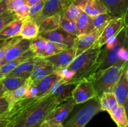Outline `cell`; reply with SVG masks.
<instances>
[{"mask_svg": "<svg viewBox=\"0 0 128 127\" xmlns=\"http://www.w3.org/2000/svg\"><path fill=\"white\" fill-rule=\"evenodd\" d=\"M124 22H125V25L128 26V12L124 17Z\"/></svg>", "mask_w": 128, "mask_h": 127, "instance_id": "obj_46", "label": "cell"}, {"mask_svg": "<svg viewBox=\"0 0 128 127\" xmlns=\"http://www.w3.org/2000/svg\"><path fill=\"white\" fill-rule=\"evenodd\" d=\"M56 70V68L50 61L46 58L36 56L33 71L28 79L32 83H36L44 77L54 73Z\"/></svg>", "mask_w": 128, "mask_h": 127, "instance_id": "obj_10", "label": "cell"}, {"mask_svg": "<svg viewBox=\"0 0 128 127\" xmlns=\"http://www.w3.org/2000/svg\"><path fill=\"white\" fill-rule=\"evenodd\" d=\"M36 58V56H35L25 61L22 64L19 65L17 67H16L13 70L11 71L6 76L21 77V78L28 80L30 78L33 71Z\"/></svg>", "mask_w": 128, "mask_h": 127, "instance_id": "obj_17", "label": "cell"}, {"mask_svg": "<svg viewBox=\"0 0 128 127\" xmlns=\"http://www.w3.org/2000/svg\"><path fill=\"white\" fill-rule=\"evenodd\" d=\"M112 120L118 127H128V121L126 111L123 105L118 104L113 110L109 112Z\"/></svg>", "mask_w": 128, "mask_h": 127, "instance_id": "obj_24", "label": "cell"}, {"mask_svg": "<svg viewBox=\"0 0 128 127\" xmlns=\"http://www.w3.org/2000/svg\"><path fill=\"white\" fill-rule=\"evenodd\" d=\"M114 17L124 18L128 12V0H101Z\"/></svg>", "mask_w": 128, "mask_h": 127, "instance_id": "obj_15", "label": "cell"}, {"mask_svg": "<svg viewBox=\"0 0 128 127\" xmlns=\"http://www.w3.org/2000/svg\"><path fill=\"white\" fill-rule=\"evenodd\" d=\"M2 1V0H0V1Z\"/></svg>", "mask_w": 128, "mask_h": 127, "instance_id": "obj_52", "label": "cell"}, {"mask_svg": "<svg viewBox=\"0 0 128 127\" xmlns=\"http://www.w3.org/2000/svg\"><path fill=\"white\" fill-rule=\"evenodd\" d=\"M44 4V1H42L30 7V14L28 16L29 18L35 21L41 14L42 8H43Z\"/></svg>", "mask_w": 128, "mask_h": 127, "instance_id": "obj_37", "label": "cell"}, {"mask_svg": "<svg viewBox=\"0 0 128 127\" xmlns=\"http://www.w3.org/2000/svg\"><path fill=\"white\" fill-rule=\"evenodd\" d=\"M11 122V118L9 116L0 117V127H8Z\"/></svg>", "mask_w": 128, "mask_h": 127, "instance_id": "obj_41", "label": "cell"}, {"mask_svg": "<svg viewBox=\"0 0 128 127\" xmlns=\"http://www.w3.org/2000/svg\"><path fill=\"white\" fill-rule=\"evenodd\" d=\"M30 83H31V82H30V80L28 79L26 83L23 85H22L17 89L14 90L9 92L6 93L5 97L7 98V99L10 102L11 107H12V110L13 109L15 105L22 99L25 94V92L30 86Z\"/></svg>", "mask_w": 128, "mask_h": 127, "instance_id": "obj_25", "label": "cell"}, {"mask_svg": "<svg viewBox=\"0 0 128 127\" xmlns=\"http://www.w3.org/2000/svg\"><path fill=\"white\" fill-rule=\"evenodd\" d=\"M17 19L13 11L7 10L0 16V31H2L7 25Z\"/></svg>", "mask_w": 128, "mask_h": 127, "instance_id": "obj_35", "label": "cell"}, {"mask_svg": "<svg viewBox=\"0 0 128 127\" xmlns=\"http://www.w3.org/2000/svg\"><path fill=\"white\" fill-rule=\"evenodd\" d=\"M82 10L81 9L80 7L72 4L66 9L64 14L62 15V16L67 19L76 22V20L78 19L79 16H80V14L82 12Z\"/></svg>", "mask_w": 128, "mask_h": 127, "instance_id": "obj_34", "label": "cell"}, {"mask_svg": "<svg viewBox=\"0 0 128 127\" xmlns=\"http://www.w3.org/2000/svg\"><path fill=\"white\" fill-rule=\"evenodd\" d=\"M6 93H7V91L5 89L1 80H0V98L4 97L6 96Z\"/></svg>", "mask_w": 128, "mask_h": 127, "instance_id": "obj_44", "label": "cell"}, {"mask_svg": "<svg viewBox=\"0 0 128 127\" xmlns=\"http://www.w3.org/2000/svg\"><path fill=\"white\" fill-rule=\"evenodd\" d=\"M46 44L47 40L38 35L37 37L31 39V49L35 54L36 56L44 58Z\"/></svg>", "mask_w": 128, "mask_h": 127, "instance_id": "obj_28", "label": "cell"}, {"mask_svg": "<svg viewBox=\"0 0 128 127\" xmlns=\"http://www.w3.org/2000/svg\"><path fill=\"white\" fill-rule=\"evenodd\" d=\"M76 58V49L68 48L62 52L54 55L51 57H46V59L52 64L56 70L58 68L68 67Z\"/></svg>", "mask_w": 128, "mask_h": 127, "instance_id": "obj_14", "label": "cell"}, {"mask_svg": "<svg viewBox=\"0 0 128 127\" xmlns=\"http://www.w3.org/2000/svg\"><path fill=\"white\" fill-rule=\"evenodd\" d=\"M102 47L95 43L89 49L76 57L68 68L74 73L71 83H78L85 78H90L97 71L98 58Z\"/></svg>", "mask_w": 128, "mask_h": 127, "instance_id": "obj_3", "label": "cell"}, {"mask_svg": "<svg viewBox=\"0 0 128 127\" xmlns=\"http://www.w3.org/2000/svg\"><path fill=\"white\" fill-rule=\"evenodd\" d=\"M8 9L7 0H2L0 1V16Z\"/></svg>", "mask_w": 128, "mask_h": 127, "instance_id": "obj_42", "label": "cell"}, {"mask_svg": "<svg viewBox=\"0 0 128 127\" xmlns=\"http://www.w3.org/2000/svg\"><path fill=\"white\" fill-rule=\"evenodd\" d=\"M71 4L72 0H46L41 14L34 21L39 26L44 19L50 16H62Z\"/></svg>", "mask_w": 128, "mask_h": 127, "instance_id": "obj_6", "label": "cell"}, {"mask_svg": "<svg viewBox=\"0 0 128 127\" xmlns=\"http://www.w3.org/2000/svg\"><path fill=\"white\" fill-rule=\"evenodd\" d=\"M44 1H46V0H44Z\"/></svg>", "mask_w": 128, "mask_h": 127, "instance_id": "obj_53", "label": "cell"}, {"mask_svg": "<svg viewBox=\"0 0 128 127\" xmlns=\"http://www.w3.org/2000/svg\"><path fill=\"white\" fill-rule=\"evenodd\" d=\"M68 48V47L61 44L47 41L44 58L58 54Z\"/></svg>", "mask_w": 128, "mask_h": 127, "instance_id": "obj_31", "label": "cell"}, {"mask_svg": "<svg viewBox=\"0 0 128 127\" xmlns=\"http://www.w3.org/2000/svg\"><path fill=\"white\" fill-rule=\"evenodd\" d=\"M101 48L98 58L97 71L111 66L128 68V26L125 25L121 32L111 38ZM96 71V72H97Z\"/></svg>", "mask_w": 128, "mask_h": 127, "instance_id": "obj_2", "label": "cell"}, {"mask_svg": "<svg viewBox=\"0 0 128 127\" xmlns=\"http://www.w3.org/2000/svg\"><path fill=\"white\" fill-rule=\"evenodd\" d=\"M124 108H125V110H126V112H128V98L127 100H126V103H125L124 105Z\"/></svg>", "mask_w": 128, "mask_h": 127, "instance_id": "obj_47", "label": "cell"}, {"mask_svg": "<svg viewBox=\"0 0 128 127\" xmlns=\"http://www.w3.org/2000/svg\"><path fill=\"white\" fill-rule=\"evenodd\" d=\"M41 123H40V124L36 125H35V126H32V127H40Z\"/></svg>", "mask_w": 128, "mask_h": 127, "instance_id": "obj_49", "label": "cell"}, {"mask_svg": "<svg viewBox=\"0 0 128 127\" xmlns=\"http://www.w3.org/2000/svg\"><path fill=\"white\" fill-rule=\"evenodd\" d=\"M31 40L22 38L11 46L0 62V67L8 62L18 58L31 49Z\"/></svg>", "mask_w": 128, "mask_h": 127, "instance_id": "obj_12", "label": "cell"}, {"mask_svg": "<svg viewBox=\"0 0 128 127\" xmlns=\"http://www.w3.org/2000/svg\"><path fill=\"white\" fill-rule=\"evenodd\" d=\"M126 74H127V77H128V68L127 70H126Z\"/></svg>", "mask_w": 128, "mask_h": 127, "instance_id": "obj_51", "label": "cell"}, {"mask_svg": "<svg viewBox=\"0 0 128 127\" xmlns=\"http://www.w3.org/2000/svg\"><path fill=\"white\" fill-rule=\"evenodd\" d=\"M35 56H36L35 54L30 49L29 51H28L26 53H24L23 55L20 56V57H18V58L14 60H12V61H10V62L6 63V64L1 66L0 67L1 72H2V73L6 77L11 71L13 70L16 67H17L19 65L22 64V62H24L26 60L29 59L31 58V57H35Z\"/></svg>", "mask_w": 128, "mask_h": 127, "instance_id": "obj_23", "label": "cell"}, {"mask_svg": "<svg viewBox=\"0 0 128 127\" xmlns=\"http://www.w3.org/2000/svg\"><path fill=\"white\" fill-rule=\"evenodd\" d=\"M61 79V77L55 71L54 73L49 75L36 83V84L37 85L39 91L38 98L43 97L47 95L50 94V92L54 85L56 83V82Z\"/></svg>", "mask_w": 128, "mask_h": 127, "instance_id": "obj_18", "label": "cell"}, {"mask_svg": "<svg viewBox=\"0 0 128 127\" xmlns=\"http://www.w3.org/2000/svg\"><path fill=\"white\" fill-rule=\"evenodd\" d=\"M79 34H88L96 30L92 17L82 11L81 14L76 21Z\"/></svg>", "mask_w": 128, "mask_h": 127, "instance_id": "obj_20", "label": "cell"}, {"mask_svg": "<svg viewBox=\"0 0 128 127\" xmlns=\"http://www.w3.org/2000/svg\"><path fill=\"white\" fill-rule=\"evenodd\" d=\"M31 82V81H30ZM39 91L37 85L31 82L30 86L26 90L25 94L22 99H29V98H34L38 97Z\"/></svg>", "mask_w": 128, "mask_h": 127, "instance_id": "obj_38", "label": "cell"}, {"mask_svg": "<svg viewBox=\"0 0 128 127\" xmlns=\"http://www.w3.org/2000/svg\"><path fill=\"white\" fill-rule=\"evenodd\" d=\"M39 35V26L36 21L27 17L24 19L19 36L26 39H32Z\"/></svg>", "mask_w": 128, "mask_h": 127, "instance_id": "obj_21", "label": "cell"}, {"mask_svg": "<svg viewBox=\"0 0 128 127\" xmlns=\"http://www.w3.org/2000/svg\"><path fill=\"white\" fill-rule=\"evenodd\" d=\"M30 7L27 4H24L16 11H15L14 14L16 19H26L28 17L30 14Z\"/></svg>", "mask_w": 128, "mask_h": 127, "instance_id": "obj_39", "label": "cell"}, {"mask_svg": "<svg viewBox=\"0 0 128 127\" xmlns=\"http://www.w3.org/2000/svg\"><path fill=\"white\" fill-rule=\"evenodd\" d=\"M22 39V37L20 36H16L6 40L2 44L0 45V62L3 59L9 49Z\"/></svg>", "mask_w": 128, "mask_h": 127, "instance_id": "obj_33", "label": "cell"}, {"mask_svg": "<svg viewBox=\"0 0 128 127\" xmlns=\"http://www.w3.org/2000/svg\"><path fill=\"white\" fill-rule=\"evenodd\" d=\"M65 100L54 93L40 98L22 99L14 107L8 127H30L41 123Z\"/></svg>", "mask_w": 128, "mask_h": 127, "instance_id": "obj_1", "label": "cell"}, {"mask_svg": "<svg viewBox=\"0 0 128 127\" xmlns=\"http://www.w3.org/2000/svg\"><path fill=\"white\" fill-rule=\"evenodd\" d=\"M25 19H17L6 26L0 31V39L3 41L18 36L21 32Z\"/></svg>", "mask_w": 128, "mask_h": 127, "instance_id": "obj_19", "label": "cell"}, {"mask_svg": "<svg viewBox=\"0 0 128 127\" xmlns=\"http://www.w3.org/2000/svg\"><path fill=\"white\" fill-rule=\"evenodd\" d=\"M40 127H63V124L62 123H57V124H51L48 122H43L41 124Z\"/></svg>", "mask_w": 128, "mask_h": 127, "instance_id": "obj_43", "label": "cell"}, {"mask_svg": "<svg viewBox=\"0 0 128 127\" xmlns=\"http://www.w3.org/2000/svg\"><path fill=\"white\" fill-rule=\"evenodd\" d=\"M82 10L91 17L108 12L107 7L101 0H88Z\"/></svg>", "mask_w": 128, "mask_h": 127, "instance_id": "obj_22", "label": "cell"}, {"mask_svg": "<svg viewBox=\"0 0 128 127\" xmlns=\"http://www.w3.org/2000/svg\"><path fill=\"white\" fill-rule=\"evenodd\" d=\"M24 1L26 4H27L30 7H31L33 5L36 4L38 3V2H41V1H44V0H24Z\"/></svg>", "mask_w": 128, "mask_h": 127, "instance_id": "obj_45", "label": "cell"}, {"mask_svg": "<svg viewBox=\"0 0 128 127\" xmlns=\"http://www.w3.org/2000/svg\"><path fill=\"white\" fill-rule=\"evenodd\" d=\"M39 36L47 41L65 45L68 48L75 47L78 38V36L66 32L61 27L52 31L42 32Z\"/></svg>", "mask_w": 128, "mask_h": 127, "instance_id": "obj_9", "label": "cell"}, {"mask_svg": "<svg viewBox=\"0 0 128 127\" xmlns=\"http://www.w3.org/2000/svg\"><path fill=\"white\" fill-rule=\"evenodd\" d=\"M12 107L6 97L0 98V117L9 116L11 117Z\"/></svg>", "mask_w": 128, "mask_h": 127, "instance_id": "obj_36", "label": "cell"}, {"mask_svg": "<svg viewBox=\"0 0 128 127\" xmlns=\"http://www.w3.org/2000/svg\"><path fill=\"white\" fill-rule=\"evenodd\" d=\"M60 19L61 16L60 15H55L44 19L39 24V34L42 32L52 31L60 28Z\"/></svg>", "mask_w": 128, "mask_h": 127, "instance_id": "obj_26", "label": "cell"}, {"mask_svg": "<svg viewBox=\"0 0 128 127\" xmlns=\"http://www.w3.org/2000/svg\"><path fill=\"white\" fill-rule=\"evenodd\" d=\"M60 27L66 31V32L72 34L74 36L78 37L80 36L76 22L67 19L62 16H61L60 19Z\"/></svg>", "mask_w": 128, "mask_h": 127, "instance_id": "obj_32", "label": "cell"}, {"mask_svg": "<svg viewBox=\"0 0 128 127\" xmlns=\"http://www.w3.org/2000/svg\"><path fill=\"white\" fill-rule=\"evenodd\" d=\"M4 77H5V75L2 73V72H1V68H0V80L2 79V78H4Z\"/></svg>", "mask_w": 128, "mask_h": 127, "instance_id": "obj_48", "label": "cell"}, {"mask_svg": "<svg viewBox=\"0 0 128 127\" xmlns=\"http://www.w3.org/2000/svg\"><path fill=\"white\" fill-rule=\"evenodd\" d=\"M92 18L93 20L95 29L100 31H103L105 27L108 24L109 22L112 19L114 18V17L110 14L109 12H106L94 16L92 17Z\"/></svg>", "mask_w": 128, "mask_h": 127, "instance_id": "obj_30", "label": "cell"}, {"mask_svg": "<svg viewBox=\"0 0 128 127\" xmlns=\"http://www.w3.org/2000/svg\"><path fill=\"white\" fill-rule=\"evenodd\" d=\"M95 97L96 92L91 77L80 80L72 90V97L76 105L86 103Z\"/></svg>", "mask_w": 128, "mask_h": 127, "instance_id": "obj_7", "label": "cell"}, {"mask_svg": "<svg viewBox=\"0 0 128 127\" xmlns=\"http://www.w3.org/2000/svg\"><path fill=\"white\" fill-rule=\"evenodd\" d=\"M100 103L102 111H106L108 113L119 104L113 92H106L104 93L100 97Z\"/></svg>", "mask_w": 128, "mask_h": 127, "instance_id": "obj_27", "label": "cell"}, {"mask_svg": "<svg viewBox=\"0 0 128 127\" xmlns=\"http://www.w3.org/2000/svg\"><path fill=\"white\" fill-rule=\"evenodd\" d=\"M7 93L11 92L23 85L27 81V79L18 77H5L1 79Z\"/></svg>", "mask_w": 128, "mask_h": 127, "instance_id": "obj_29", "label": "cell"}, {"mask_svg": "<svg viewBox=\"0 0 128 127\" xmlns=\"http://www.w3.org/2000/svg\"><path fill=\"white\" fill-rule=\"evenodd\" d=\"M76 105L72 97L67 98L54 109L44 121L51 124L62 123L73 110Z\"/></svg>", "mask_w": 128, "mask_h": 127, "instance_id": "obj_8", "label": "cell"}, {"mask_svg": "<svg viewBox=\"0 0 128 127\" xmlns=\"http://www.w3.org/2000/svg\"><path fill=\"white\" fill-rule=\"evenodd\" d=\"M102 31L96 29L88 34L79 36L75 46L76 57L92 47L98 41Z\"/></svg>", "mask_w": 128, "mask_h": 127, "instance_id": "obj_13", "label": "cell"}, {"mask_svg": "<svg viewBox=\"0 0 128 127\" xmlns=\"http://www.w3.org/2000/svg\"><path fill=\"white\" fill-rule=\"evenodd\" d=\"M126 70H125L122 72L113 89V93L117 98L118 102L123 106L128 98V78Z\"/></svg>", "mask_w": 128, "mask_h": 127, "instance_id": "obj_16", "label": "cell"}, {"mask_svg": "<svg viewBox=\"0 0 128 127\" xmlns=\"http://www.w3.org/2000/svg\"><path fill=\"white\" fill-rule=\"evenodd\" d=\"M5 41H3V40H2V39H0V45H1L2 44V43H3Z\"/></svg>", "mask_w": 128, "mask_h": 127, "instance_id": "obj_50", "label": "cell"}, {"mask_svg": "<svg viewBox=\"0 0 128 127\" xmlns=\"http://www.w3.org/2000/svg\"><path fill=\"white\" fill-rule=\"evenodd\" d=\"M102 111L100 98L97 97L86 103L80 104V107L71 112L62 123L63 127H85L90 121Z\"/></svg>", "mask_w": 128, "mask_h": 127, "instance_id": "obj_4", "label": "cell"}, {"mask_svg": "<svg viewBox=\"0 0 128 127\" xmlns=\"http://www.w3.org/2000/svg\"><path fill=\"white\" fill-rule=\"evenodd\" d=\"M124 26V19L118 17L113 18L104 29L96 44L102 47L110 39L116 37Z\"/></svg>", "mask_w": 128, "mask_h": 127, "instance_id": "obj_11", "label": "cell"}, {"mask_svg": "<svg viewBox=\"0 0 128 127\" xmlns=\"http://www.w3.org/2000/svg\"><path fill=\"white\" fill-rule=\"evenodd\" d=\"M24 4L26 3L24 0H7L8 9L13 12Z\"/></svg>", "mask_w": 128, "mask_h": 127, "instance_id": "obj_40", "label": "cell"}, {"mask_svg": "<svg viewBox=\"0 0 128 127\" xmlns=\"http://www.w3.org/2000/svg\"><path fill=\"white\" fill-rule=\"evenodd\" d=\"M125 69L111 66L95 72L91 77L93 82L96 97H100L106 92H113L114 87Z\"/></svg>", "mask_w": 128, "mask_h": 127, "instance_id": "obj_5", "label": "cell"}]
</instances>
